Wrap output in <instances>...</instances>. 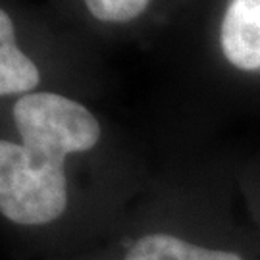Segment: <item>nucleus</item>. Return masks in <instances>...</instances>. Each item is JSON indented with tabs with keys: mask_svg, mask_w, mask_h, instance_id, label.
Here are the masks:
<instances>
[{
	"mask_svg": "<svg viewBox=\"0 0 260 260\" xmlns=\"http://www.w3.org/2000/svg\"><path fill=\"white\" fill-rule=\"evenodd\" d=\"M21 145L0 139V212L19 225H43L68 205L64 160L91 150L101 125L83 104L56 93H27L14 104Z\"/></svg>",
	"mask_w": 260,
	"mask_h": 260,
	"instance_id": "f257e3e1",
	"label": "nucleus"
},
{
	"mask_svg": "<svg viewBox=\"0 0 260 260\" xmlns=\"http://www.w3.org/2000/svg\"><path fill=\"white\" fill-rule=\"evenodd\" d=\"M220 45L235 68L260 70V0H230L220 27Z\"/></svg>",
	"mask_w": 260,
	"mask_h": 260,
	"instance_id": "f03ea898",
	"label": "nucleus"
},
{
	"mask_svg": "<svg viewBox=\"0 0 260 260\" xmlns=\"http://www.w3.org/2000/svg\"><path fill=\"white\" fill-rule=\"evenodd\" d=\"M41 81L35 62L16 45L14 21L0 8V96L29 93Z\"/></svg>",
	"mask_w": 260,
	"mask_h": 260,
	"instance_id": "7ed1b4c3",
	"label": "nucleus"
},
{
	"mask_svg": "<svg viewBox=\"0 0 260 260\" xmlns=\"http://www.w3.org/2000/svg\"><path fill=\"white\" fill-rule=\"evenodd\" d=\"M123 260H243L228 251L205 249L168 233H152L135 243Z\"/></svg>",
	"mask_w": 260,
	"mask_h": 260,
	"instance_id": "20e7f679",
	"label": "nucleus"
},
{
	"mask_svg": "<svg viewBox=\"0 0 260 260\" xmlns=\"http://www.w3.org/2000/svg\"><path fill=\"white\" fill-rule=\"evenodd\" d=\"M150 0H85V6L101 21H131L147 10Z\"/></svg>",
	"mask_w": 260,
	"mask_h": 260,
	"instance_id": "39448f33",
	"label": "nucleus"
}]
</instances>
